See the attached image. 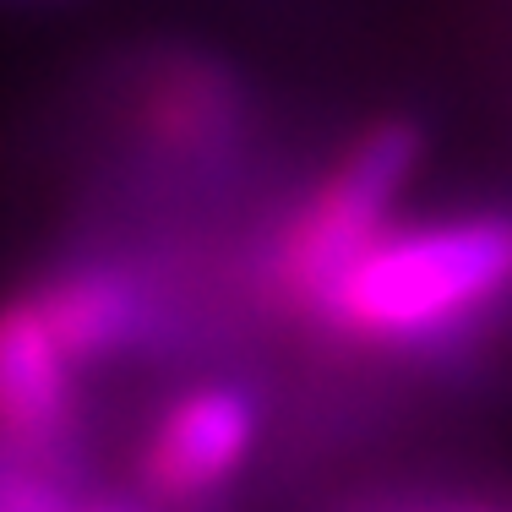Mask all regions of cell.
Listing matches in <instances>:
<instances>
[{"label": "cell", "mask_w": 512, "mask_h": 512, "mask_svg": "<svg viewBox=\"0 0 512 512\" xmlns=\"http://www.w3.org/2000/svg\"><path fill=\"white\" fill-rule=\"evenodd\" d=\"M512 289V218L414 229L376 240L327 306L365 338H420Z\"/></svg>", "instance_id": "cell-1"}, {"label": "cell", "mask_w": 512, "mask_h": 512, "mask_svg": "<svg viewBox=\"0 0 512 512\" xmlns=\"http://www.w3.org/2000/svg\"><path fill=\"white\" fill-rule=\"evenodd\" d=\"M414 164H420V137L409 126H382L360 142L355 158L327 180V191L289 235L284 273L300 295L327 300L338 278L382 240V218L414 175Z\"/></svg>", "instance_id": "cell-2"}, {"label": "cell", "mask_w": 512, "mask_h": 512, "mask_svg": "<svg viewBox=\"0 0 512 512\" xmlns=\"http://www.w3.org/2000/svg\"><path fill=\"white\" fill-rule=\"evenodd\" d=\"M256 414L235 387H197L158 420L148 447V480L164 496H202L246 463Z\"/></svg>", "instance_id": "cell-3"}, {"label": "cell", "mask_w": 512, "mask_h": 512, "mask_svg": "<svg viewBox=\"0 0 512 512\" xmlns=\"http://www.w3.org/2000/svg\"><path fill=\"white\" fill-rule=\"evenodd\" d=\"M66 355L39 306L0 311V425L22 442H44L66 420Z\"/></svg>", "instance_id": "cell-4"}, {"label": "cell", "mask_w": 512, "mask_h": 512, "mask_svg": "<svg viewBox=\"0 0 512 512\" xmlns=\"http://www.w3.org/2000/svg\"><path fill=\"white\" fill-rule=\"evenodd\" d=\"M33 306H39L44 327L55 333V344L66 360L104 355L120 338H131V322H137L131 295L120 284H109V278H71V284L39 295Z\"/></svg>", "instance_id": "cell-5"}]
</instances>
